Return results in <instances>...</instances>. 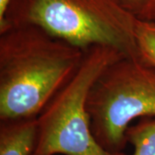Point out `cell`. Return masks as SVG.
Wrapping results in <instances>:
<instances>
[{
    "label": "cell",
    "instance_id": "cell-5",
    "mask_svg": "<svg viewBox=\"0 0 155 155\" xmlns=\"http://www.w3.org/2000/svg\"><path fill=\"white\" fill-rule=\"evenodd\" d=\"M37 135L36 117L2 120L0 155H31Z\"/></svg>",
    "mask_w": 155,
    "mask_h": 155
},
{
    "label": "cell",
    "instance_id": "cell-4",
    "mask_svg": "<svg viewBox=\"0 0 155 155\" xmlns=\"http://www.w3.org/2000/svg\"><path fill=\"white\" fill-rule=\"evenodd\" d=\"M91 128L110 153H122L135 119L155 117V67L142 57L122 56L95 81L87 99Z\"/></svg>",
    "mask_w": 155,
    "mask_h": 155
},
{
    "label": "cell",
    "instance_id": "cell-6",
    "mask_svg": "<svg viewBox=\"0 0 155 155\" xmlns=\"http://www.w3.org/2000/svg\"><path fill=\"white\" fill-rule=\"evenodd\" d=\"M127 143L134 147L133 155H155V117H145L127 128Z\"/></svg>",
    "mask_w": 155,
    "mask_h": 155
},
{
    "label": "cell",
    "instance_id": "cell-9",
    "mask_svg": "<svg viewBox=\"0 0 155 155\" xmlns=\"http://www.w3.org/2000/svg\"><path fill=\"white\" fill-rule=\"evenodd\" d=\"M11 0H0V23L4 21L6 11Z\"/></svg>",
    "mask_w": 155,
    "mask_h": 155
},
{
    "label": "cell",
    "instance_id": "cell-7",
    "mask_svg": "<svg viewBox=\"0 0 155 155\" xmlns=\"http://www.w3.org/2000/svg\"><path fill=\"white\" fill-rule=\"evenodd\" d=\"M135 36L142 59L155 67V24L137 21Z\"/></svg>",
    "mask_w": 155,
    "mask_h": 155
},
{
    "label": "cell",
    "instance_id": "cell-3",
    "mask_svg": "<svg viewBox=\"0 0 155 155\" xmlns=\"http://www.w3.org/2000/svg\"><path fill=\"white\" fill-rule=\"evenodd\" d=\"M124 55L108 46L86 50L77 72L36 116L37 135L31 155H126L110 153L96 140L87 110L90 91L112 62Z\"/></svg>",
    "mask_w": 155,
    "mask_h": 155
},
{
    "label": "cell",
    "instance_id": "cell-1",
    "mask_svg": "<svg viewBox=\"0 0 155 155\" xmlns=\"http://www.w3.org/2000/svg\"><path fill=\"white\" fill-rule=\"evenodd\" d=\"M85 52L35 25L0 32V120L36 117L75 74Z\"/></svg>",
    "mask_w": 155,
    "mask_h": 155
},
{
    "label": "cell",
    "instance_id": "cell-8",
    "mask_svg": "<svg viewBox=\"0 0 155 155\" xmlns=\"http://www.w3.org/2000/svg\"><path fill=\"white\" fill-rule=\"evenodd\" d=\"M139 22L155 24V0H116Z\"/></svg>",
    "mask_w": 155,
    "mask_h": 155
},
{
    "label": "cell",
    "instance_id": "cell-2",
    "mask_svg": "<svg viewBox=\"0 0 155 155\" xmlns=\"http://www.w3.org/2000/svg\"><path fill=\"white\" fill-rule=\"evenodd\" d=\"M136 22L116 0H11L0 32L35 25L84 50L108 46L124 55L141 57Z\"/></svg>",
    "mask_w": 155,
    "mask_h": 155
}]
</instances>
